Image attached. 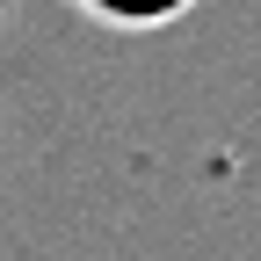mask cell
I'll use <instances>...</instances> for the list:
<instances>
[{
    "label": "cell",
    "instance_id": "cell-1",
    "mask_svg": "<svg viewBox=\"0 0 261 261\" xmlns=\"http://www.w3.org/2000/svg\"><path fill=\"white\" fill-rule=\"evenodd\" d=\"M80 8L94 22H109V29H167V22H181L196 8V0H80Z\"/></svg>",
    "mask_w": 261,
    "mask_h": 261
}]
</instances>
